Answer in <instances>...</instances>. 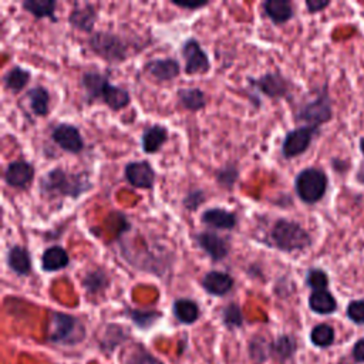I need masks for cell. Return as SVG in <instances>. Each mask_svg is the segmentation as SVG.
Masks as SVG:
<instances>
[{
	"label": "cell",
	"instance_id": "cell-27",
	"mask_svg": "<svg viewBox=\"0 0 364 364\" xmlns=\"http://www.w3.org/2000/svg\"><path fill=\"white\" fill-rule=\"evenodd\" d=\"M311 309L319 315H330L336 311L337 303L330 292L328 291H317L313 292L309 298Z\"/></svg>",
	"mask_w": 364,
	"mask_h": 364
},
{
	"label": "cell",
	"instance_id": "cell-41",
	"mask_svg": "<svg viewBox=\"0 0 364 364\" xmlns=\"http://www.w3.org/2000/svg\"><path fill=\"white\" fill-rule=\"evenodd\" d=\"M329 5H330L329 0H308V2H306V8H308L311 13L320 12L324 8H328Z\"/></svg>",
	"mask_w": 364,
	"mask_h": 364
},
{
	"label": "cell",
	"instance_id": "cell-11",
	"mask_svg": "<svg viewBox=\"0 0 364 364\" xmlns=\"http://www.w3.org/2000/svg\"><path fill=\"white\" fill-rule=\"evenodd\" d=\"M249 84L271 99H282L289 93V82L279 73H266L259 79H249Z\"/></svg>",
	"mask_w": 364,
	"mask_h": 364
},
{
	"label": "cell",
	"instance_id": "cell-15",
	"mask_svg": "<svg viewBox=\"0 0 364 364\" xmlns=\"http://www.w3.org/2000/svg\"><path fill=\"white\" fill-rule=\"evenodd\" d=\"M34 178V168L25 160H17L8 165L5 171V181L13 188H26Z\"/></svg>",
	"mask_w": 364,
	"mask_h": 364
},
{
	"label": "cell",
	"instance_id": "cell-4",
	"mask_svg": "<svg viewBox=\"0 0 364 364\" xmlns=\"http://www.w3.org/2000/svg\"><path fill=\"white\" fill-rule=\"evenodd\" d=\"M271 238L274 245L282 252L303 251L312 245L311 235L304 231L302 225L287 219H278L275 222Z\"/></svg>",
	"mask_w": 364,
	"mask_h": 364
},
{
	"label": "cell",
	"instance_id": "cell-22",
	"mask_svg": "<svg viewBox=\"0 0 364 364\" xmlns=\"http://www.w3.org/2000/svg\"><path fill=\"white\" fill-rule=\"evenodd\" d=\"M263 12L275 25L289 22L293 17L292 3L287 0H266L263 3Z\"/></svg>",
	"mask_w": 364,
	"mask_h": 364
},
{
	"label": "cell",
	"instance_id": "cell-28",
	"mask_svg": "<svg viewBox=\"0 0 364 364\" xmlns=\"http://www.w3.org/2000/svg\"><path fill=\"white\" fill-rule=\"evenodd\" d=\"M23 9L34 16L36 19H43V17H50L53 22H56L57 19L54 16L56 12V0H26L22 3Z\"/></svg>",
	"mask_w": 364,
	"mask_h": 364
},
{
	"label": "cell",
	"instance_id": "cell-13",
	"mask_svg": "<svg viewBox=\"0 0 364 364\" xmlns=\"http://www.w3.org/2000/svg\"><path fill=\"white\" fill-rule=\"evenodd\" d=\"M195 242L202 251L215 262H221L229 255V245L226 239H223L215 232L204 231L195 236Z\"/></svg>",
	"mask_w": 364,
	"mask_h": 364
},
{
	"label": "cell",
	"instance_id": "cell-36",
	"mask_svg": "<svg viewBox=\"0 0 364 364\" xmlns=\"http://www.w3.org/2000/svg\"><path fill=\"white\" fill-rule=\"evenodd\" d=\"M249 353H251V357L254 360L262 363L271 354V344H267L265 339L256 337L251 341V344H249Z\"/></svg>",
	"mask_w": 364,
	"mask_h": 364
},
{
	"label": "cell",
	"instance_id": "cell-31",
	"mask_svg": "<svg viewBox=\"0 0 364 364\" xmlns=\"http://www.w3.org/2000/svg\"><path fill=\"white\" fill-rule=\"evenodd\" d=\"M215 177H217V182L219 186H222L225 189H232L235 186V184L238 182L239 169H238L236 164L228 162L223 167H221L219 169H217Z\"/></svg>",
	"mask_w": 364,
	"mask_h": 364
},
{
	"label": "cell",
	"instance_id": "cell-33",
	"mask_svg": "<svg viewBox=\"0 0 364 364\" xmlns=\"http://www.w3.org/2000/svg\"><path fill=\"white\" fill-rule=\"evenodd\" d=\"M312 343L317 348H328L335 341V330L329 324H317L311 333Z\"/></svg>",
	"mask_w": 364,
	"mask_h": 364
},
{
	"label": "cell",
	"instance_id": "cell-17",
	"mask_svg": "<svg viewBox=\"0 0 364 364\" xmlns=\"http://www.w3.org/2000/svg\"><path fill=\"white\" fill-rule=\"evenodd\" d=\"M201 221L202 223L210 228L221 229V231H232L238 223L236 215L231 213V210H226L222 208L206 209L201 217Z\"/></svg>",
	"mask_w": 364,
	"mask_h": 364
},
{
	"label": "cell",
	"instance_id": "cell-42",
	"mask_svg": "<svg viewBox=\"0 0 364 364\" xmlns=\"http://www.w3.org/2000/svg\"><path fill=\"white\" fill-rule=\"evenodd\" d=\"M353 356L357 361H364V339L359 340L353 349Z\"/></svg>",
	"mask_w": 364,
	"mask_h": 364
},
{
	"label": "cell",
	"instance_id": "cell-29",
	"mask_svg": "<svg viewBox=\"0 0 364 364\" xmlns=\"http://www.w3.org/2000/svg\"><path fill=\"white\" fill-rule=\"evenodd\" d=\"M82 283L88 295H97L104 289H107L110 284V279L104 271L94 269L83 278Z\"/></svg>",
	"mask_w": 364,
	"mask_h": 364
},
{
	"label": "cell",
	"instance_id": "cell-20",
	"mask_svg": "<svg viewBox=\"0 0 364 364\" xmlns=\"http://www.w3.org/2000/svg\"><path fill=\"white\" fill-rule=\"evenodd\" d=\"M70 263V256L63 246L54 245L47 247L42 255V269L45 272L63 271Z\"/></svg>",
	"mask_w": 364,
	"mask_h": 364
},
{
	"label": "cell",
	"instance_id": "cell-7",
	"mask_svg": "<svg viewBox=\"0 0 364 364\" xmlns=\"http://www.w3.org/2000/svg\"><path fill=\"white\" fill-rule=\"evenodd\" d=\"M296 119L308 123L311 127H319L320 124L329 121L332 119V106L328 94L323 93L316 100L304 104L299 110Z\"/></svg>",
	"mask_w": 364,
	"mask_h": 364
},
{
	"label": "cell",
	"instance_id": "cell-3",
	"mask_svg": "<svg viewBox=\"0 0 364 364\" xmlns=\"http://www.w3.org/2000/svg\"><path fill=\"white\" fill-rule=\"evenodd\" d=\"M84 337L86 328L80 319L63 312H53L50 315L46 333V339L50 343L60 344V346H74L83 341Z\"/></svg>",
	"mask_w": 364,
	"mask_h": 364
},
{
	"label": "cell",
	"instance_id": "cell-14",
	"mask_svg": "<svg viewBox=\"0 0 364 364\" xmlns=\"http://www.w3.org/2000/svg\"><path fill=\"white\" fill-rule=\"evenodd\" d=\"M144 71L157 82L167 83L178 77L181 64L175 59H154L144 64Z\"/></svg>",
	"mask_w": 364,
	"mask_h": 364
},
{
	"label": "cell",
	"instance_id": "cell-39",
	"mask_svg": "<svg viewBox=\"0 0 364 364\" xmlns=\"http://www.w3.org/2000/svg\"><path fill=\"white\" fill-rule=\"evenodd\" d=\"M348 316L354 323H364V300L352 302L348 308Z\"/></svg>",
	"mask_w": 364,
	"mask_h": 364
},
{
	"label": "cell",
	"instance_id": "cell-10",
	"mask_svg": "<svg viewBox=\"0 0 364 364\" xmlns=\"http://www.w3.org/2000/svg\"><path fill=\"white\" fill-rule=\"evenodd\" d=\"M51 140L70 154H79L84 149V140L80 130L73 124H57L51 131Z\"/></svg>",
	"mask_w": 364,
	"mask_h": 364
},
{
	"label": "cell",
	"instance_id": "cell-32",
	"mask_svg": "<svg viewBox=\"0 0 364 364\" xmlns=\"http://www.w3.org/2000/svg\"><path fill=\"white\" fill-rule=\"evenodd\" d=\"M123 364H164L160 359L152 356L143 346H134L123 357Z\"/></svg>",
	"mask_w": 364,
	"mask_h": 364
},
{
	"label": "cell",
	"instance_id": "cell-38",
	"mask_svg": "<svg viewBox=\"0 0 364 364\" xmlns=\"http://www.w3.org/2000/svg\"><path fill=\"white\" fill-rule=\"evenodd\" d=\"M205 202V193L202 189L189 191L182 199V205L188 210H197Z\"/></svg>",
	"mask_w": 364,
	"mask_h": 364
},
{
	"label": "cell",
	"instance_id": "cell-6",
	"mask_svg": "<svg viewBox=\"0 0 364 364\" xmlns=\"http://www.w3.org/2000/svg\"><path fill=\"white\" fill-rule=\"evenodd\" d=\"M295 189L304 204H316L328 189V177L317 168H306L296 177Z\"/></svg>",
	"mask_w": 364,
	"mask_h": 364
},
{
	"label": "cell",
	"instance_id": "cell-30",
	"mask_svg": "<svg viewBox=\"0 0 364 364\" xmlns=\"http://www.w3.org/2000/svg\"><path fill=\"white\" fill-rule=\"evenodd\" d=\"M296 352V340L292 336H280L271 344V354L278 360H287Z\"/></svg>",
	"mask_w": 364,
	"mask_h": 364
},
{
	"label": "cell",
	"instance_id": "cell-25",
	"mask_svg": "<svg viewBox=\"0 0 364 364\" xmlns=\"http://www.w3.org/2000/svg\"><path fill=\"white\" fill-rule=\"evenodd\" d=\"M178 101L188 111H199L206 106L205 93L201 88L178 90Z\"/></svg>",
	"mask_w": 364,
	"mask_h": 364
},
{
	"label": "cell",
	"instance_id": "cell-37",
	"mask_svg": "<svg viewBox=\"0 0 364 364\" xmlns=\"http://www.w3.org/2000/svg\"><path fill=\"white\" fill-rule=\"evenodd\" d=\"M306 284H308L313 292L326 291V287L329 284V278L320 269H311L306 276Z\"/></svg>",
	"mask_w": 364,
	"mask_h": 364
},
{
	"label": "cell",
	"instance_id": "cell-35",
	"mask_svg": "<svg viewBox=\"0 0 364 364\" xmlns=\"http://www.w3.org/2000/svg\"><path fill=\"white\" fill-rule=\"evenodd\" d=\"M128 316L140 329H148L161 317V313L154 311H128Z\"/></svg>",
	"mask_w": 364,
	"mask_h": 364
},
{
	"label": "cell",
	"instance_id": "cell-5",
	"mask_svg": "<svg viewBox=\"0 0 364 364\" xmlns=\"http://www.w3.org/2000/svg\"><path fill=\"white\" fill-rule=\"evenodd\" d=\"M88 46L103 60L108 63H121L127 59V43L120 36L110 32H95L88 39Z\"/></svg>",
	"mask_w": 364,
	"mask_h": 364
},
{
	"label": "cell",
	"instance_id": "cell-26",
	"mask_svg": "<svg viewBox=\"0 0 364 364\" xmlns=\"http://www.w3.org/2000/svg\"><path fill=\"white\" fill-rule=\"evenodd\" d=\"M32 74L29 70L21 67V66H13L5 75H3V83L8 90L12 93H19L22 91L30 82Z\"/></svg>",
	"mask_w": 364,
	"mask_h": 364
},
{
	"label": "cell",
	"instance_id": "cell-9",
	"mask_svg": "<svg viewBox=\"0 0 364 364\" xmlns=\"http://www.w3.org/2000/svg\"><path fill=\"white\" fill-rule=\"evenodd\" d=\"M185 59V73L186 74H205L210 69V62L206 51L201 47L199 42L195 39H188L181 49Z\"/></svg>",
	"mask_w": 364,
	"mask_h": 364
},
{
	"label": "cell",
	"instance_id": "cell-2",
	"mask_svg": "<svg viewBox=\"0 0 364 364\" xmlns=\"http://www.w3.org/2000/svg\"><path fill=\"white\" fill-rule=\"evenodd\" d=\"M82 84L86 90L88 101L103 100V103L112 111L125 108L131 101V95L125 88L108 83V80L100 73H86L82 79Z\"/></svg>",
	"mask_w": 364,
	"mask_h": 364
},
{
	"label": "cell",
	"instance_id": "cell-23",
	"mask_svg": "<svg viewBox=\"0 0 364 364\" xmlns=\"http://www.w3.org/2000/svg\"><path fill=\"white\" fill-rule=\"evenodd\" d=\"M172 311H174V316L178 319V321L184 324H193L201 316L199 306L197 304V302L191 299L175 300L174 306H172Z\"/></svg>",
	"mask_w": 364,
	"mask_h": 364
},
{
	"label": "cell",
	"instance_id": "cell-34",
	"mask_svg": "<svg viewBox=\"0 0 364 364\" xmlns=\"http://www.w3.org/2000/svg\"><path fill=\"white\" fill-rule=\"evenodd\" d=\"M222 321L228 329H238L243 324L242 311L236 303H229L222 309Z\"/></svg>",
	"mask_w": 364,
	"mask_h": 364
},
{
	"label": "cell",
	"instance_id": "cell-18",
	"mask_svg": "<svg viewBox=\"0 0 364 364\" xmlns=\"http://www.w3.org/2000/svg\"><path fill=\"white\" fill-rule=\"evenodd\" d=\"M97 21V12L93 5H77L69 16V23L80 32L91 33Z\"/></svg>",
	"mask_w": 364,
	"mask_h": 364
},
{
	"label": "cell",
	"instance_id": "cell-24",
	"mask_svg": "<svg viewBox=\"0 0 364 364\" xmlns=\"http://www.w3.org/2000/svg\"><path fill=\"white\" fill-rule=\"evenodd\" d=\"M32 111L37 117H46L50 111V94L47 88L37 86L27 93Z\"/></svg>",
	"mask_w": 364,
	"mask_h": 364
},
{
	"label": "cell",
	"instance_id": "cell-16",
	"mask_svg": "<svg viewBox=\"0 0 364 364\" xmlns=\"http://www.w3.org/2000/svg\"><path fill=\"white\" fill-rule=\"evenodd\" d=\"M234 278L221 271H210L202 279V287L213 296H225L232 291Z\"/></svg>",
	"mask_w": 364,
	"mask_h": 364
},
{
	"label": "cell",
	"instance_id": "cell-8",
	"mask_svg": "<svg viewBox=\"0 0 364 364\" xmlns=\"http://www.w3.org/2000/svg\"><path fill=\"white\" fill-rule=\"evenodd\" d=\"M317 132V127L304 125L295 128L284 137L283 145H282V154L284 158H293L309 148L315 134Z\"/></svg>",
	"mask_w": 364,
	"mask_h": 364
},
{
	"label": "cell",
	"instance_id": "cell-21",
	"mask_svg": "<svg viewBox=\"0 0 364 364\" xmlns=\"http://www.w3.org/2000/svg\"><path fill=\"white\" fill-rule=\"evenodd\" d=\"M8 265L19 276H27L32 272V258L26 247L12 246L8 252Z\"/></svg>",
	"mask_w": 364,
	"mask_h": 364
},
{
	"label": "cell",
	"instance_id": "cell-19",
	"mask_svg": "<svg viewBox=\"0 0 364 364\" xmlns=\"http://www.w3.org/2000/svg\"><path fill=\"white\" fill-rule=\"evenodd\" d=\"M168 141V130L160 124H154L144 130L141 145L145 154H156Z\"/></svg>",
	"mask_w": 364,
	"mask_h": 364
},
{
	"label": "cell",
	"instance_id": "cell-1",
	"mask_svg": "<svg viewBox=\"0 0 364 364\" xmlns=\"http://www.w3.org/2000/svg\"><path fill=\"white\" fill-rule=\"evenodd\" d=\"M91 188L86 174H70L62 168H53L40 181V191L46 197L79 198Z\"/></svg>",
	"mask_w": 364,
	"mask_h": 364
},
{
	"label": "cell",
	"instance_id": "cell-12",
	"mask_svg": "<svg viewBox=\"0 0 364 364\" xmlns=\"http://www.w3.org/2000/svg\"><path fill=\"white\" fill-rule=\"evenodd\" d=\"M130 185L140 189H151L156 182V171L148 161H132L124 168Z\"/></svg>",
	"mask_w": 364,
	"mask_h": 364
},
{
	"label": "cell",
	"instance_id": "cell-40",
	"mask_svg": "<svg viewBox=\"0 0 364 364\" xmlns=\"http://www.w3.org/2000/svg\"><path fill=\"white\" fill-rule=\"evenodd\" d=\"M174 6L177 8H181V9H188V10H197V9H201V8H205L209 5L208 0H204V2H186V0H182V2H178V0H172L171 2Z\"/></svg>",
	"mask_w": 364,
	"mask_h": 364
},
{
	"label": "cell",
	"instance_id": "cell-44",
	"mask_svg": "<svg viewBox=\"0 0 364 364\" xmlns=\"http://www.w3.org/2000/svg\"><path fill=\"white\" fill-rule=\"evenodd\" d=\"M360 145H361V151H363V154H364V138L361 140V143H360Z\"/></svg>",
	"mask_w": 364,
	"mask_h": 364
},
{
	"label": "cell",
	"instance_id": "cell-43",
	"mask_svg": "<svg viewBox=\"0 0 364 364\" xmlns=\"http://www.w3.org/2000/svg\"><path fill=\"white\" fill-rule=\"evenodd\" d=\"M357 178H359V180H360V181H361V182L364 184V167H363V168H361V171L359 172V175H357Z\"/></svg>",
	"mask_w": 364,
	"mask_h": 364
}]
</instances>
